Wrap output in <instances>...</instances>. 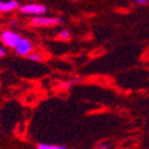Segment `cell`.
<instances>
[{
	"label": "cell",
	"instance_id": "1",
	"mask_svg": "<svg viewBox=\"0 0 149 149\" xmlns=\"http://www.w3.org/2000/svg\"><path fill=\"white\" fill-rule=\"evenodd\" d=\"M61 24V19L52 17H36L31 20V25L37 27H52Z\"/></svg>",
	"mask_w": 149,
	"mask_h": 149
},
{
	"label": "cell",
	"instance_id": "2",
	"mask_svg": "<svg viewBox=\"0 0 149 149\" xmlns=\"http://www.w3.org/2000/svg\"><path fill=\"white\" fill-rule=\"evenodd\" d=\"M1 40H3V43L5 45L15 49L18 46V44L20 43L22 37L18 34V33L12 32V31H4L1 33Z\"/></svg>",
	"mask_w": 149,
	"mask_h": 149
},
{
	"label": "cell",
	"instance_id": "3",
	"mask_svg": "<svg viewBox=\"0 0 149 149\" xmlns=\"http://www.w3.org/2000/svg\"><path fill=\"white\" fill-rule=\"evenodd\" d=\"M20 12L22 13H26V14H37L40 15L46 13V7L44 5L40 4H27L20 7Z\"/></svg>",
	"mask_w": 149,
	"mask_h": 149
},
{
	"label": "cell",
	"instance_id": "4",
	"mask_svg": "<svg viewBox=\"0 0 149 149\" xmlns=\"http://www.w3.org/2000/svg\"><path fill=\"white\" fill-rule=\"evenodd\" d=\"M14 50H15V52H17L18 54H20V56H26V54L31 53V51H32V44H31L30 40L22 38L20 43L18 44V46H17Z\"/></svg>",
	"mask_w": 149,
	"mask_h": 149
},
{
	"label": "cell",
	"instance_id": "5",
	"mask_svg": "<svg viewBox=\"0 0 149 149\" xmlns=\"http://www.w3.org/2000/svg\"><path fill=\"white\" fill-rule=\"evenodd\" d=\"M18 1L14 0H10V1H0V12H8L13 11L18 7Z\"/></svg>",
	"mask_w": 149,
	"mask_h": 149
},
{
	"label": "cell",
	"instance_id": "6",
	"mask_svg": "<svg viewBox=\"0 0 149 149\" xmlns=\"http://www.w3.org/2000/svg\"><path fill=\"white\" fill-rule=\"evenodd\" d=\"M38 149H69V148L68 147H64V146H58V144L40 143V144H38Z\"/></svg>",
	"mask_w": 149,
	"mask_h": 149
},
{
	"label": "cell",
	"instance_id": "7",
	"mask_svg": "<svg viewBox=\"0 0 149 149\" xmlns=\"http://www.w3.org/2000/svg\"><path fill=\"white\" fill-rule=\"evenodd\" d=\"M27 57H29V59H31V61H36V62H39V61H42V56L40 54H38V53H29L27 54Z\"/></svg>",
	"mask_w": 149,
	"mask_h": 149
},
{
	"label": "cell",
	"instance_id": "8",
	"mask_svg": "<svg viewBox=\"0 0 149 149\" xmlns=\"http://www.w3.org/2000/svg\"><path fill=\"white\" fill-rule=\"evenodd\" d=\"M58 37H59L61 39L68 40V39H70V32L68 30H63V31H61V33L58 34Z\"/></svg>",
	"mask_w": 149,
	"mask_h": 149
},
{
	"label": "cell",
	"instance_id": "9",
	"mask_svg": "<svg viewBox=\"0 0 149 149\" xmlns=\"http://www.w3.org/2000/svg\"><path fill=\"white\" fill-rule=\"evenodd\" d=\"M135 1H136V4L140 5V6H144V5L148 4V0H135Z\"/></svg>",
	"mask_w": 149,
	"mask_h": 149
},
{
	"label": "cell",
	"instance_id": "10",
	"mask_svg": "<svg viewBox=\"0 0 149 149\" xmlns=\"http://www.w3.org/2000/svg\"><path fill=\"white\" fill-rule=\"evenodd\" d=\"M98 149H108L109 148V143H101L97 146Z\"/></svg>",
	"mask_w": 149,
	"mask_h": 149
},
{
	"label": "cell",
	"instance_id": "11",
	"mask_svg": "<svg viewBox=\"0 0 149 149\" xmlns=\"http://www.w3.org/2000/svg\"><path fill=\"white\" fill-rule=\"evenodd\" d=\"M5 53H6V52H5V50H4L1 46H0V57H4Z\"/></svg>",
	"mask_w": 149,
	"mask_h": 149
}]
</instances>
